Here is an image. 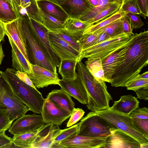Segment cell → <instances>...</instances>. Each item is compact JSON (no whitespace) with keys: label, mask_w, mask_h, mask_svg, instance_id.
<instances>
[{"label":"cell","mask_w":148,"mask_h":148,"mask_svg":"<svg viewBox=\"0 0 148 148\" xmlns=\"http://www.w3.org/2000/svg\"><path fill=\"white\" fill-rule=\"evenodd\" d=\"M148 64V31L137 33L128 46L124 58L115 70L110 83L125 87Z\"/></svg>","instance_id":"cell-1"},{"label":"cell","mask_w":148,"mask_h":148,"mask_svg":"<svg viewBox=\"0 0 148 148\" xmlns=\"http://www.w3.org/2000/svg\"><path fill=\"white\" fill-rule=\"evenodd\" d=\"M76 70L77 77L87 92L88 109L95 112L109 108V102L112 98L108 91L105 82L97 80L81 61L78 62Z\"/></svg>","instance_id":"cell-2"},{"label":"cell","mask_w":148,"mask_h":148,"mask_svg":"<svg viewBox=\"0 0 148 148\" xmlns=\"http://www.w3.org/2000/svg\"><path fill=\"white\" fill-rule=\"evenodd\" d=\"M16 71L14 68H8L2 73L15 96L28 108L29 110L40 114L45 99L36 88L20 79L16 75Z\"/></svg>","instance_id":"cell-3"},{"label":"cell","mask_w":148,"mask_h":148,"mask_svg":"<svg viewBox=\"0 0 148 148\" xmlns=\"http://www.w3.org/2000/svg\"><path fill=\"white\" fill-rule=\"evenodd\" d=\"M21 26L25 37L29 61L53 73L57 67L50 62L44 52L32 26L30 18L25 12L21 15Z\"/></svg>","instance_id":"cell-4"},{"label":"cell","mask_w":148,"mask_h":148,"mask_svg":"<svg viewBox=\"0 0 148 148\" xmlns=\"http://www.w3.org/2000/svg\"><path fill=\"white\" fill-rule=\"evenodd\" d=\"M81 119L77 132L79 135L107 137L118 129L100 116L96 112L91 111Z\"/></svg>","instance_id":"cell-5"},{"label":"cell","mask_w":148,"mask_h":148,"mask_svg":"<svg viewBox=\"0 0 148 148\" xmlns=\"http://www.w3.org/2000/svg\"><path fill=\"white\" fill-rule=\"evenodd\" d=\"M137 34L127 35L123 33L111 37L105 41L85 49L81 52L78 62L84 58L102 59L129 43L134 38Z\"/></svg>","instance_id":"cell-6"},{"label":"cell","mask_w":148,"mask_h":148,"mask_svg":"<svg viewBox=\"0 0 148 148\" xmlns=\"http://www.w3.org/2000/svg\"><path fill=\"white\" fill-rule=\"evenodd\" d=\"M102 118L118 129L130 135L140 145L148 144V139L136 130L133 126L132 118L129 115L116 111L110 107L107 109L95 112Z\"/></svg>","instance_id":"cell-7"},{"label":"cell","mask_w":148,"mask_h":148,"mask_svg":"<svg viewBox=\"0 0 148 148\" xmlns=\"http://www.w3.org/2000/svg\"><path fill=\"white\" fill-rule=\"evenodd\" d=\"M0 105L9 110V116L12 121L25 114L29 110L14 95L0 71Z\"/></svg>","instance_id":"cell-8"},{"label":"cell","mask_w":148,"mask_h":148,"mask_svg":"<svg viewBox=\"0 0 148 148\" xmlns=\"http://www.w3.org/2000/svg\"><path fill=\"white\" fill-rule=\"evenodd\" d=\"M49 36L51 48L60 61L70 60H77L78 62L80 52L54 32L50 31L49 32Z\"/></svg>","instance_id":"cell-9"},{"label":"cell","mask_w":148,"mask_h":148,"mask_svg":"<svg viewBox=\"0 0 148 148\" xmlns=\"http://www.w3.org/2000/svg\"><path fill=\"white\" fill-rule=\"evenodd\" d=\"M44 124L41 115L25 114L17 119L12 124L8 131L13 135L34 132Z\"/></svg>","instance_id":"cell-10"},{"label":"cell","mask_w":148,"mask_h":148,"mask_svg":"<svg viewBox=\"0 0 148 148\" xmlns=\"http://www.w3.org/2000/svg\"><path fill=\"white\" fill-rule=\"evenodd\" d=\"M29 64L31 72L27 75L36 88H43L52 85L59 86L60 79L57 73L30 62Z\"/></svg>","instance_id":"cell-11"},{"label":"cell","mask_w":148,"mask_h":148,"mask_svg":"<svg viewBox=\"0 0 148 148\" xmlns=\"http://www.w3.org/2000/svg\"><path fill=\"white\" fill-rule=\"evenodd\" d=\"M107 137H91L72 135L59 143L63 148H103Z\"/></svg>","instance_id":"cell-12"},{"label":"cell","mask_w":148,"mask_h":148,"mask_svg":"<svg viewBox=\"0 0 148 148\" xmlns=\"http://www.w3.org/2000/svg\"><path fill=\"white\" fill-rule=\"evenodd\" d=\"M29 18L44 52L51 63L58 68L60 63L59 58L53 51L50 44L49 32L50 31L42 24Z\"/></svg>","instance_id":"cell-13"},{"label":"cell","mask_w":148,"mask_h":148,"mask_svg":"<svg viewBox=\"0 0 148 148\" xmlns=\"http://www.w3.org/2000/svg\"><path fill=\"white\" fill-rule=\"evenodd\" d=\"M40 114L44 124L51 123L58 126H60L71 115L47 98L45 99Z\"/></svg>","instance_id":"cell-14"},{"label":"cell","mask_w":148,"mask_h":148,"mask_svg":"<svg viewBox=\"0 0 148 148\" xmlns=\"http://www.w3.org/2000/svg\"><path fill=\"white\" fill-rule=\"evenodd\" d=\"M134 39L127 44L101 59L104 77L108 82H110L113 73L124 59L128 46Z\"/></svg>","instance_id":"cell-15"},{"label":"cell","mask_w":148,"mask_h":148,"mask_svg":"<svg viewBox=\"0 0 148 148\" xmlns=\"http://www.w3.org/2000/svg\"><path fill=\"white\" fill-rule=\"evenodd\" d=\"M103 148H140V144L133 137L117 129L106 138Z\"/></svg>","instance_id":"cell-16"},{"label":"cell","mask_w":148,"mask_h":148,"mask_svg":"<svg viewBox=\"0 0 148 148\" xmlns=\"http://www.w3.org/2000/svg\"><path fill=\"white\" fill-rule=\"evenodd\" d=\"M22 20L21 15L16 20L5 24V34L11 39L26 60L29 61L26 39L21 28Z\"/></svg>","instance_id":"cell-17"},{"label":"cell","mask_w":148,"mask_h":148,"mask_svg":"<svg viewBox=\"0 0 148 148\" xmlns=\"http://www.w3.org/2000/svg\"><path fill=\"white\" fill-rule=\"evenodd\" d=\"M53 124H45L37 130L14 135L12 141L15 146L23 148H30L31 144L47 134Z\"/></svg>","instance_id":"cell-18"},{"label":"cell","mask_w":148,"mask_h":148,"mask_svg":"<svg viewBox=\"0 0 148 148\" xmlns=\"http://www.w3.org/2000/svg\"><path fill=\"white\" fill-rule=\"evenodd\" d=\"M61 89L69 95L83 104H86L88 98L86 90L83 84L77 77L71 81L62 79L59 80Z\"/></svg>","instance_id":"cell-19"},{"label":"cell","mask_w":148,"mask_h":148,"mask_svg":"<svg viewBox=\"0 0 148 148\" xmlns=\"http://www.w3.org/2000/svg\"><path fill=\"white\" fill-rule=\"evenodd\" d=\"M69 18H78L94 8L88 0H69L60 5Z\"/></svg>","instance_id":"cell-20"},{"label":"cell","mask_w":148,"mask_h":148,"mask_svg":"<svg viewBox=\"0 0 148 148\" xmlns=\"http://www.w3.org/2000/svg\"><path fill=\"white\" fill-rule=\"evenodd\" d=\"M47 98L59 107L71 114L75 108V103L71 96L61 89L52 90L48 94Z\"/></svg>","instance_id":"cell-21"},{"label":"cell","mask_w":148,"mask_h":148,"mask_svg":"<svg viewBox=\"0 0 148 148\" xmlns=\"http://www.w3.org/2000/svg\"><path fill=\"white\" fill-rule=\"evenodd\" d=\"M41 11L60 21L64 22L69 16L60 5L49 0H36Z\"/></svg>","instance_id":"cell-22"},{"label":"cell","mask_w":148,"mask_h":148,"mask_svg":"<svg viewBox=\"0 0 148 148\" xmlns=\"http://www.w3.org/2000/svg\"><path fill=\"white\" fill-rule=\"evenodd\" d=\"M90 26V25L86 22L69 17L64 22V28L60 29L78 40L84 31Z\"/></svg>","instance_id":"cell-23"},{"label":"cell","mask_w":148,"mask_h":148,"mask_svg":"<svg viewBox=\"0 0 148 148\" xmlns=\"http://www.w3.org/2000/svg\"><path fill=\"white\" fill-rule=\"evenodd\" d=\"M137 98L131 95L121 96L118 101H114L111 108L121 113L129 115L139 107Z\"/></svg>","instance_id":"cell-24"},{"label":"cell","mask_w":148,"mask_h":148,"mask_svg":"<svg viewBox=\"0 0 148 148\" xmlns=\"http://www.w3.org/2000/svg\"><path fill=\"white\" fill-rule=\"evenodd\" d=\"M8 38L12 48V67L17 71L25 73L27 74H29L31 72L29 62L26 60L11 39Z\"/></svg>","instance_id":"cell-25"},{"label":"cell","mask_w":148,"mask_h":148,"mask_svg":"<svg viewBox=\"0 0 148 148\" xmlns=\"http://www.w3.org/2000/svg\"><path fill=\"white\" fill-rule=\"evenodd\" d=\"M78 61L64 60L60 61L58 68V73L62 79L66 81L73 80L77 78L76 66Z\"/></svg>","instance_id":"cell-26"},{"label":"cell","mask_w":148,"mask_h":148,"mask_svg":"<svg viewBox=\"0 0 148 148\" xmlns=\"http://www.w3.org/2000/svg\"><path fill=\"white\" fill-rule=\"evenodd\" d=\"M85 63L88 70L97 80L100 82H108L104 77L101 58H88Z\"/></svg>","instance_id":"cell-27"},{"label":"cell","mask_w":148,"mask_h":148,"mask_svg":"<svg viewBox=\"0 0 148 148\" xmlns=\"http://www.w3.org/2000/svg\"><path fill=\"white\" fill-rule=\"evenodd\" d=\"M21 6L22 9H25V13L29 18L43 24V15L36 0H22Z\"/></svg>","instance_id":"cell-28"},{"label":"cell","mask_w":148,"mask_h":148,"mask_svg":"<svg viewBox=\"0 0 148 148\" xmlns=\"http://www.w3.org/2000/svg\"><path fill=\"white\" fill-rule=\"evenodd\" d=\"M18 17L13 6L8 0H0V21L5 24Z\"/></svg>","instance_id":"cell-29"},{"label":"cell","mask_w":148,"mask_h":148,"mask_svg":"<svg viewBox=\"0 0 148 148\" xmlns=\"http://www.w3.org/2000/svg\"><path fill=\"white\" fill-rule=\"evenodd\" d=\"M126 13L121 11V7L119 10L107 18L89 27L83 34L93 33L114 22L125 15Z\"/></svg>","instance_id":"cell-30"},{"label":"cell","mask_w":148,"mask_h":148,"mask_svg":"<svg viewBox=\"0 0 148 148\" xmlns=\"http://www.w3.org/2000/svg\"><path fill=\"white\" fill-rule=\"evenodd\" d=\"M60 129L58 125H53L49 132L33 143L30 148H51L53 142V138Z\"/></svg>","instance_id":"cell-31"},{"label":"cell","mask_w":148,"mask_h":148,"mask_svg":"<svg viewBox=\"0 0 148 148\" xmlns=\"http://www.w3.org/2000/svg\"><path fill=\"white\" fill-rule=\"evenodd\" d=\"M114 2H115L114 0H99L97 6L90 9L83 16L77 19L86 22Z\"/></svg>","instance_id":"cell-32"},{"label":"cell","mask_w":148,"mask_h":148,"mask_svg":"<svg viewBox=\"0 0 148 148\" xmlns=\"http://www.w3.org/2000/svg\"><path fill=\"white\" fill-rule=\"evenodd\" d=\"M121 5L114 2L86 22L91 26L99 22L118 11Z\"/></svg>","instance_id":"cell-33"},{"label":"cell","mask_w":148,"mask_h":148,"mask_svg":"<svg viewBox=\"0 0 148 148\" xmlns=\"http://www.w3.org/2000/svg\"><path fill=\"white\" fill-rule=\"evenodd\" d=\"M101 33L98 30L93 33L83 34L78 40L81 48V51L96 45Z\"/></svg>","instance_id":"cell-34"},{"label":"cell","mask_w":148,"mask_h":148,"mask_svg":"<svg viewBox=\"0 0 148 148\" xmlns=\"http://www.w3.org/2000/svg\"><path fill=\"white\" fill-rule=\"evenodd\" d=\"M123 17L99 30L101 32H105L111 37L124 33L123 28Z\"/></svg>","instance_id":"cell-35"},{"label":"cell","mask_w":148,"mask_h":148,"mask_svg":"<svg viewBox=\"0 0 148 148\" xmlns=\"http://www.w3.org/2000/svg\"><path fill=\"white\" fill-rule=\"evenodd\" d=\"M41 12L43 18V24L50 31H56L64 28V22L59 21L45 13Z\"/></svg>","instance_id":"cell-36"},{"label":"cell","mask_w":148,"mask_h":148,"mask_svg":"<svg viewBox=\"0 0 148 148\" xmlns=\"http://www.w3.org/2000/svg\"><path fill=\"white\" fill-rule=\"evenodd\" d=\"M79 127V123L63 130L60 129L53 138V141L59 143L61 141L72 135L77 133Z\"/></svg>","instance_id":"cell-37"},{"label":"cell","mask_w":148,"mask_h":148,"mask_svg":"<svg viewBox=\"0 0 148 148\" xmlns=\"http://www.w3.org/2000/svg\"><path fill=\"white\" fill-rule=\"evenodd\" d=\"M13 122L9 117L8 109L0 107V133L9 130Z\"/></svg>","instance_id":"cell-38"},{"label":"cell","mask_w":148,"mask_h":148,"mask_svg":"<svg viewBox=\"0 0 148 148\" xmlns=\"http://www.w3.org/2000/svg\"><path fill=\"white\" fill-rule=\"evenodd\" d=\"M132 123L134 128L148 139V119L132 118Z\"/></svg>","instance_id":"cell-39"},{"label":"cell","mask_w":148,"mask_h":148,"mask_svg":"<svg viewBox=\"0 0 148 148\" xmlns=\"http://www.w3.org/2000/svg\"><path fill=\"white\" fill-rule=\"evenodd\" d=\"M121 11L126 13L131 12L143 17L136 0H125L121 5Z\"/></svg>","instance_id":"cell-40"},{"label":"cell","mask_w":148,"mask_h":148,"mask_svg":"<svg viewBox=\"0 0 148 148\" xmlns=\"http://www.w3.org/2000/svg\"><path fill=\"white\" fill-rule=\"evenodd\" d=\"M53 32L74 49L81 53V48L78 40L66 34L60 29Z\"/></svg>","instance_id":"cell-41"},{"label":"cell","mask_w":148,"mask_h":148,"mask_svg":"<svg viewBox=\"0 0 148 148\" xmlns=\"http://www.w3.org/2000/svg\"><path fill=\"white\" fill-rule=\"evenodd\" d=\"M148 86V79L135 77L129 82L125 87L127 90H133L143 87Z\"/></svg>","instance_id":"cell-42"},{"label":"cell","mask_w":148,"mask_h":148,"mask_svg":"<svg viewBox=\"0 0 148 148\" xmlns=\"http://www.w3.org/2000/svg\"><path fill=\"white\" fill-rule=\"evenodd\" d=\"M85 113V111L82 108H75L67 123L66 127H70L76 123L82 118Z\"/></svg>","instance_id":"cell-43"},{"label":"cell","mask_w":148,"mask_h":148,"mask_svg":"<svg viewBox=\"0 0 148 148\" xmlns=\"http://www.w3.org/2000/svg\"><path fill=\"white\" fill-rule=\"evenodd\" d=\"M125 15L130 20L133 30L140 28L144 25V23L139 15L128 12L126 13Z\"/></svg>","instance_id":"cell-44"},{"label":"cell","mask_w":148,"mask_h":148,"mask_svg":"<svg viewBox=\"0 0 148 148\" xmlns=\"http://www.w3.org/2000/svg\"><path fill=\"white\" fill-rule=\"evenodd\" d=\"M132 118L142 119H148V108L144 107H139L132 112L129 115Z\"/></svg>","instance_id":"cell-45"},{"label":"cell","mask_w":148,"mask_h":148,"mask_svg":"<svg viewBox=\"0 0 148 148\" xmlns=\"http://www.w3.org/2000/svg\"><path fill=\"white\" fill-rule=\"evenodd\" d=\"M5 132L3 131L0 133V148L11 147L13 145L12 138L6 135Z\"/></svg>","instance_id":"cell-46"},{"label":"cell","mask_w":148,"mask_h":148,"mask_svg":"<svg viewBox=\"0 0 148 148\" xmlns=\"http://www.w3.org/2000/svg\"><path fill=\"white\" fill-rule=\"evenodd\" d=\"M136 93L137 98L148 100V86L143 87L133 90Z\"/></svg>","instance_id":"cell-47"},{"label":"cell","mask_w":148,"mask_h":148,"mask_svg":"<svg viewBox=\"0 0 148 148\" xmlns=\"http://www.w3.org/2000/svg\"><path fill=\"white\" fill-rule=\"evenodd\" d=\"M122 20L124 33L127 35H132L134 34L130 20L125 14L123 16Z\"/></svg>","instance_id":"cell-48"},{"label":"cell","mask_w":148,"mask_h":148,"mask_svg":"<svg viewBox=\"0 0 148 148\" xmlns=\"http://www.w3.org/2000/svg\"><path fill=\"white\" fill-rule=\"evenodd\" d=\"M143 17L146 19L148 16V0H136Z\"/></svg>","instance_id":"cell-49"},{"label":"cell","mask_w":148,"mask_h":148,"mask_svg":"<svg viewBox=\"0 0 148 148\" xmlns=\"http://www.w3.org/2000/svg\"><path fill=\"white\" fill-rule=\"evenodd\" d=\"M15 74L21 81L34 88H36L26 73L21 72L18 71H16Z\"/></svg>","instance_id":"cell-50"},{"label":"cell","mask_w":148,"mask_h":148,"mask_svg":"<svg viewBox=\"0 0 148 148\" xmlns=\"http://www.w3.org/2000/svg\"><path fill=\"white\" fill-rule=\"evenodd\" d=\"M22 0H12L13 8L19 17L21 14L22 9L21 6V3Z\"/></svg>","instance_id":"cell-51"},{"label":"cell","mask_w":148,"mask_h":148,"mask_svg":"<svg viewBox=\"0 0 148 148\" xmlns=\"http://www.w3.org/2000/svg\"><path fill=\"white\" fill-rule=\"evenodd\" d=\"M111 37L105 32H101V33L98 36L96 44L105 41L109 39Z\"/></svg>","instance_id":"cell-52"},{"label":"cell","mask_w":148,"mask_h":148,"mask_svg":"<svg viewBox=\"0 0 148 148\" xmlns=\"http://www.w3.org/2000/svg\"><path fill=\"white\" fill-rule=\"evenodd\" d=\"M5 24L0 21V42L2 41L5 35Z\"/></svg>","instance_id":"cell-53"},{"label":"cell","mask_w":148,"mask_h":148,"mask_svg":"<svg viewBox=\"0 0 148 148\" xmlns=\"http://www.w3.org/2000/svg\"><path fill=\"white\" fill-rule=\"evenodd\" d=\"M136 77L138 78L148 79V72L147 71L141 74H139Z\"/></svg>","instance_id":"cell-54"},{"label":"cell","mask_w":148,"mask_h":148,"mask_svg":"<svg viewBox=\"0 0 148 148\" xmlns=\"http://www.w3.org/2000/svg\"><path fill=\"white\" fill-rule=\"evenodd\" d=\"M4 56V52L3 50L2 44L0 43V66L1 65Z\"/></svg>","instance_id":"cell-55"},{"label":"cell","mask_w":148,"mask_h":148,"mask_svg":"<svg viewBox=\"0 0 148 148\" xmlns=\"http://www.w3.org/2000/svg\"><path fill=\"white\" fill-rule=\"evenodd\" d=\"M60 5L69 0H49Z\"/></svg>","instance_id":"cell-56"},{"label":"cell","mask_w":148,"mask_h":148,"mask_svg":"<svg viewBox=\"0 0 148 148\" xmlns=\"http://www.w3.org/2000/svg\"><path fill=\"white\" fill-rule=\"evenodd\" d=\"M91 5L94 7L98 5L99 0H88Z\"/></svg>","instance_id":"cell-57"},{"label":"cell","mask_w":148,"mask_h":148,"mask_svg":"<svg viewBox=\"0 0 148 148\" xmlns=\"http://www.w3.org/2000/svg\"><path fill=\"white\" fill-rule=\"evenodd\" d=\"M115 2L121 5L123 3V0H114Z\"/></svg>","instance_id":"cell-58"},{"label":"cell","mask_w":148,"mask_h":148,"mask_svg":"<svg viewBox=\"0 0 148 148\" xmlns=\"http://www.w3.org/2000/svg\"><path fill=\"white\" fill-rule=\"evenodd\" d=\"M13 6L12 0H8Z\"/></svg>","instance_id":"cell-59"},{"label":"cell","mask_w":148,"mask_h":148,"mask_svg":"<svg viewBox=\"0 0 148 148\" xmlns=\"http://www.w3.org/2000/svg\"><path fill=\"white\" fill-rule=\"evenodd\" d=\"M3 107L2 106H1V105H0V107Z\"/></svg>","instance_id":"cell-60"},{"label":"cell","mask_w":148,"mask_h":148,"mask_svg":"<svg viewBox=\"0 0 148 148\" xmlns=\"http://www.w3.org/2000/svg\"><path fill=\"white\" fill-rule=\"evenodd\" d=\"M125 0H123V2L124 1H125Z\"/></svg>","instance_id":"cell-61"},{"label":"cell","mask_w":148,"mask_h":148,"mask_svg":"<svg viewBox=\"0 0 148 148\" xmlns=\"http://www.w3.org/2000/svg\"></svg>","instance_id":"cell-62"}]
</instances>
